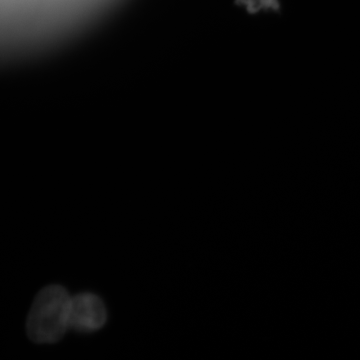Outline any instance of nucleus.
I'll use <instances>...</instances> for the list:
<instances>
[{
	"mask_svg": "<svg viewBox=\"0 0 360 360\" xmlns=\"http://www.w3.org/2000/svg\"><path fill=\"white\" fill-rule=\"evenodd\" d=\"M71 296L56 284L45 286L35 296L26 319V333L33 342H58L70 329Z\"/></svg>",
	"mask_w": 360,
	"mask_h": 360,
	"instance_id": "f257e3e1",
	"label": "nucleus"
},
{
	"mask_svg": "<svg viewBox=\"0 0 360 360\" xmlns=\"http://www.w3.org/2000/svg\"><path fill=\"white\" fill-rule=\"evenodd\" d=\"M105 305L98 296L84 292L71 296L70 329L78 333H94L105 324Z\"/></svg>",
	"mask_w": 360,
	"mask_h": 360,
	"instance_id": "f03ea898",
	"label": "nucleus"
}]
</instances>
